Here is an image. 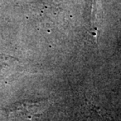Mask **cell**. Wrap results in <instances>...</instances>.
Segmentation results:
<instances>
[{
  "mask_svg": "<svg viewBox=\"0 0 121 121\" xmlns=\"http://www.w3.org/2000/svg\"><path fill=\"white\" fill-rule=\"evenodd\" d=\"M43 110V105H40L39 102L36 103H24L18 105L12 110L11 113H15L17 117H22L28 119H32V117L37 116L39 112H42Z\"/></svg>",
  "mask_w": 121,
  "mask_h": 121,
  "instance_id": "1",
  "label": "cell"
}]
</instances>
